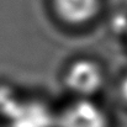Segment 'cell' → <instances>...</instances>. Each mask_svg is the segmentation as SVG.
Listing matches in <instances>:
<instances>
[{
  "label": "cell",
  "mask_w": 127,
  "mask_h": 127,
  "mask_svg": "<svg viewBox=\"0 0 127 127\" xmlns=\"http://www.w3.org/2000/svg\"><path fill=\"white\" fill-rule=\"evenodd\" d=\"M9 127H53L56 116L38 100H10L2 109Z\"/></svg>",
  "instance_id": "obj_1"
},
{
  "label": "cell",
  "mask_w": 127,
  "mask_h": 127,
  "mask_svg": "<svg viewBox=\"0 0 127 127\" xmlns=\"http://www.w3.org/2000/svg\"><path fill=\"white\" fill-rule=\"evenodd\" d=\"M104 70L95 61L77 59L64 73V84L79 97H89L96 94L104 85Z\"/></svg>",
  "instance_id": "obj_2"
},
{
  "label": "cell",
  "mask_w": 127,
  "mask_h": 127,
  "mask_svg": "<svg viewBox=\"0 0 127 127\" xmlns=\"http://www.w3.org/2000/svg\"><path fill=\"white\" fill-rule=\"evenodd\" d=\"M57 127H110L106 112L89 97L67 105L56 119Z\"/></svg>",
  "instance_id": "obj_3"
},
{
  "label": "cell",
  "mask_w": 127,
  "mask_h": 127,
  "mask_svg": "<svg viewBox=\"0 0 127 127\" xmlns=\"http://www.w3.org/2000/svg\"><path fill=\"white\" fill-rule=\"evenodd\" d=\"M101 0H52L56 16L65 25L84 26L91 22L101 10Z\"/></svg>",
  "instance_id": "obj_4"
},
{
  "label": "cell",
  "mask_w": 127,
  "mask_h": 127,
  "mask_svg": "<svg viewBox=\"0 0 127 127\" xmlns=\"http://www.w3.org/2000/svg\"><path fill=\"white\" fill-rule=\"evenodd\" d=\"M120 95H121L122 100L127 104V75L122 79V82L120 84Z\"/></svg>",
  "instance_id": "obj_5"
}]
</instances>
